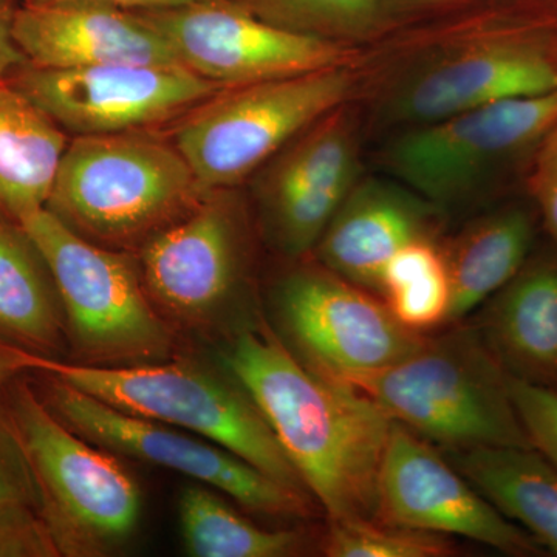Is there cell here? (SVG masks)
Instances as JSON below:
<instances>
[{
	"label": "cell",
	"mask_w": 557,
	"mask_h": 557,
	"mask_svg": "<svg viewBox=\"0 0 557 557\" xmlns=\"http://www.w3.org/2000/svg\"><path fill=\"white\" fill-rule=\"evenodd\" d=\"M222 359L327 519L375 518L394 423L383 409L357 387L311 372L265 324L237 333Z\"/></svg>",
	"instance_id": "obj_1"
},
{
	"label": "cell",
	"mask_w": 557,
	"mask_h": 557,
	"mask_svg": "<svg viewBox=\"0 0 557 557\" xmlns=\"http://www.w3.org/2000/svg\"><path fill=\"white\" fill-rule=\"evenodd\" d=\"M24 2H57V0H24ZM100 2L113 3L123 9L166 10L194 5V3L230 2V0H100Z\"/></svg>",
	"instance_id": "obj_33"
},
{
	"label": "cell",
	"mask_w": 557,
	"mask_h": 557,
	"mask_svg": "<svg viewBox=\"0 0 557 557\" xmlns=\"http://www.w3.org/2000/svg\"><path fill=\"white\" fill-rule=\"evenodd\" d=\"M38 373L40 399L81 437L120 456L171 469L225 494L242 508L273 519H306L314 500L231 450L159 421L131 416L54 376Z\"/></svg>",
	"instance_id": "obj_8"
},
{
	"label": "cell",
	"mask_w": 557,
	"mask_h": 557,
	"mask_svg": "<svg viewBox=\"0 0 557 557\" xmlns=\"http://www.w3.org/2000/svg\"><path fill=\"white\" fill-rule=\"evenodd\" d=\"M431 212L406 194L380 185L351 189L319 239L325 269L358 287L379 293L381 271L392 256L429 239Z\"/></svg>",
	"instance_id": "obj_19"
},
{
	"label": "cell",
	"mask_w": 557,
	"mask_h": 557,
	"mask_svg": "<svg viewBox=\"0 0 557 557\" xmlns=\"http://www.w3.org/2000/svg\"><path fill=\"white\" fill-rule=\"evenodd\" d=\"M555 89L557 46L547 36L519 33L429 70L403 95L401 112L426 124Z\"/></svg>",
	"instance_id": "obj_16"
},
{
	"label": "cell",
	"mask_w": 557,
	"mask_h": 557,
	"mask_svg": "<svg viewBox=\"0 0 557 557\" xmlns=\"http://www.w3.org/2000/svg\"><path fill=\"white\" fill-rule=\"evenodd\" d=\"M178 520L183 544L194 557H285L302 548L298 531L263 530L203 485L183 491Z\"/></svg>",
	"instance_id": "obj_24"
},
{
	"label": "cell",
	"mask_w": 557,
	"mask_h": 557,
	"mask_svg": "<svg viewBox=\"0 0 557 557\" xmlns=\"http://www.w3.org/2000/svg\"><path fill=\"white\" fill-rule=\"evenodd\" d=\"M209 194L175 145L146 134L69 141L47 209L102 247H126L185 218Z\"/></svg>",
	"instance_id": "obj_4"
},
{
	"label": "cell",
	"mask_w": 557,
	"mask_h": 557,
	"mask_svg": "<svg viewBox=\"0 0 557 557\" xmlns=\"http://www.w3.org/2000/svg\"><path fill=\"white\" fill-rule=\"evenodd\" d=\"M534 219L522 208H504L475 220L445 252L450 282L448 324L490 300L530 259Z\"/></svg>",
	"instance_id": "obj_23"
},
{
	"label": "cell",
	"mask_w": 557,
	"mask_h": 557,
	"mask_svg": "<svg viewBox=\"0 0 557 557\" xmlns=\"http://www.w3.org/2000/svg\"><path fill=\"white\" fill-rule=\"evenodd\" d=\"M7 79L76 137L123 134L163 123L222 90L182 64L60 70L25 62Z\"/></svg>",
	"instance_id": "obj_10"
},
{
	"label": "cell",
	"mask_w": 557,
	"mask_h": 557,
	"mask_svg": "<svg viewBox=\"0 0 557 557\" xmlns=\"http://www.w3.org/2000/svg\"><path fill=\"white\" fill-rule=\"evenodd\" d=\"M394 423L450 453L480 446L533 448L508 373L480 332L423 336L406 357L355 380Z\"/></svg>",
	"instance_id": "obj_3"
},
{
	"label": "cell",
	"mask_w": 557,
	"mask_h": 557,
	"mask_svg": "<svg viewBox=\"0 0 557 557\" xmlns=\"http://www.w3.org/2000/svg\"><path fill=\"white\" fill-rule=\"evenodd\" d=\"M30 468L0 403V557H53Z\"/></svg>",
	"instance_id": "obj_26"
},
{
	"label": "cell",
	"mask_w": 557,
	"mask_h": 557,
	"mask_svg": "<svg viewBox=\"0 0 557 557\" xmlns=\"http://www.w3.org/2000/svg\"><path fill=\"white\" fill-rule=\"evenodd\" d=\"M357 149L346 121L325 116L282 157L269 182L274 234L289 255L317 247L354 189Z\"/></svg>",
	"instance_id": "obj_17"
},
{
	"label": "cell",
	"mask_w": 557,
	"mask_h": 557,
	"mask_svg": "<svg viewBox=\"0 0 557 557\" xmlns=\"http://www.w3.org/2000/svg\"><path fill=\"white\" fill-rule=\"evenodd\" d=\"M557 123V89L420 124L388 149L391 170L432 201L458 200Z\"/></svg>",
	"instance_id": "obj_11"
},
{
	"label": "cell",
	"mask_w": 557,
	"mask_h": 557,
	"mask_svg": "<svg viewBox=\"0 0 557 557\" xmlns=\"http://www.w3.org/2000/svg\"><path fill=\"white\" fill-rule=\"evenodd\" d=\"M527 186L545 231L557 244V123L531 153Z\"/></svg>",
	"instance_id": "obj_29"
},
{
	"label": "cell",
	"mask_w": 557,
	"mask_h": 557,
	"mask_svg": "<svg viewBox=\"0 0 557 557\" xmlns=\"http://www.w3.org/2000/svg\"><path fill=\"white\" fill-rule=\"evenodd\" d=\"M240 233L222 196H208L185 218L146 242L143 282L150 299L180 321L222 310L240 274Z\"/></svg>",
	"instance_id": "obj_14"
},
{
	"label": "cell",
	"mask_w": 557,
	"mask_h": 557,
	"mask_svg": "<svg viewBox=\"0 0 557 557\" xmlns=\"http://www.w3.org/2000/svg\"><path fill=\"white\" fill-rule=\"evenodd\" d=\"M11 30L25 60L36 67L180 64L145 14L100 0L24 2L14 9Z\"/></svg>",
	"instance_id": "obj_15"
},
{
	"label": "cell",
	"mask_w": 557,
	"mask_h": 557,
	"mask_svg": "<svg viewBox=\"0 0 557 557\" xmlns=\"http://www.w3.org/2000/svg\"><path fill=\"white\" fill-rule=\"evenodd\" d=\"M0 2H11V0H0Z\"/></svg>",
	"instance_id": "obj_34"
},
{
	"label": "cell",
	"mask_w": 557,
	"mask_h": 557,
	"mask_svg": "<svg viewBox=\"0 0 557 557\" xmlns=\"http://www.w3.org/2000/svg\"><path fill=\"white\" fill-rule=\"evenodd\" d=\"M27 366L28 372L54 376L131 416L199 435L310 496L262 412L233 376L225 380L189 362L87 366L33 354Z\"/></svg>",
	"instance_id": "obj_5"
},
{
	"label": "cell",
	"mask_w": 557,
	"mask_h": 557,
	"mask_svg": "<svg viewBox=\"0 0 557 557\" xmlns=\"http://www.w3.org/2000/svg\"><path fill=\"white\" fill-rule=\"evenodd\" d=\"M375 519L443 536L471 539L509 556L544 548L500 511L438 450L392 423L381 463Z\"/></svg>",
	"instance_id": "obj_12"
},
{
	"label": "cell",
	"mask_w": 557,
	"mask_h": 557,
	"mask_svg": "<svg viewBox=\"0 0 557 557\" xmlns=\"http://www.w3.org/2000/svg\"><path fill=\"white\" fill-rule=\"evenodd\" d=\"M289 5L329 20L355 22L372 16L376 0H284Z\"/></svg>",
	"instance_id": "obj_30"
},
{
	"label": "cell",
	"mask_w": 557,
	"mask_h": 557,
	"mask_svg": "<svg viewBox=\"0 0 557 557\" xmlns=\"http://www.w3.org/2000/svg\"><path fill=\"white\" fill-rule=\"evenodd\" d=\"M67 146V132L0 79V220L20 225L47 207Z\"/></svg>",
	"instance_id": "obj_20"
},
{
	"label": "cell",
	"mask_w": 557,
	"mask_h": 557,
	"mask_svg": "<svg viewBox=\"0 0 557 557\" xmlns=\"http://www.w3.org/2000/svg\"><path fill=\"white\" fill-rule=\"evenodd\" d=\"M67 341L49 267L20 225L0 220V343L61 359Z\"/></svg>",
	"instance_id": "obj_21"
},
{
	"label": "cell",
	"mask_w": 557,
	"mask_h": 557,
	"mask_svg": "<svg viewBox=\"0 0 557 557\" xmlns=\"http://www.w3.org/2000/svg\"><path fill=\"white\" fill-rule=\"evenodd\" d=\"M49 267L69 341L87 366L170 359V325L145 282L119 252L81 236L47 208L20 223Z\"/></svg>",
	"instance_id": "obj_6"
},
{
	"label": "cell",
	"mask_w": 557,
	"mask_h": 557,
	"mask_svg": "<svg viewBox=\"0 0 557 557\" xmlns=\"http://www.w3.org/2000/svg\"><path fill=\"white\" fill-rule=\"evenodd\" d=\"M508 386L531 446L557 469V392L509 375Z\"/></svg>",
	"instance_id": "obj_28"
},
{
	"label": "cell",
	"mask_w": 557,
	"mask_h": 557,
	"mask_svg": "<svg viewBox=\"0 0 557 557\" xmlns=\"http://www.w3.org/2000/svg\"><path fill=\"white\" fill-rule=\"evenodd\" d=\"M180 64L222 89L333 69L338 47L317 36L255 20L231 2L148 10Z\"/></svg>",
	"instance_id": "obj_13"
},
{
	"label": "cell",
	"mask_w": 557,
	"mask_h": 557,
	"mask_svg": "<svg viewBox=\"0 0 557 557\" xmlns=\"http://www.w3.org/2000/svg\"><path fill=\"white\" fill-rule=\"evenodd\" d=\"M338 67L233 87L193 109L175 148L208 190L236 185L346 100Z\"/></svg>",
	"instance_id": "obj_7"
},
{
	"label": "cell",
	"mask_w": 557,
	"mask_h": 557,
	"mask_svg": "<svg viewBox=\"0 0 557 557\" xmlns=\"http://www.w3.org/2000/svg\"><path fill=\"white\" fill-rule=\"evenodd\" d=\"M14 9H11L9 2H0V79H7L17 67L25 64L24 54L16 46L13 38Z\"/></svg>",
	"instance_id": "obj_31"
},
{
	"label": "cell",
	"mask_w": 557,
	"mask_h": 557,
	"mask_svg": "<svg viewBox=\"0 0 557 557\" xmlns=\"http://www.w3.org/2000/svg\"><path fill=\"white\" fill-rule=\"evenodd\" d=\"M322 552L330 557H445L456 555L448 536L375 518L329 519Z\"/></svg>",
	"instance_id": "obj_27"
},
{
	"label": "cell",
	"mask_w": 557,
	"mask_h": 557,
	"mask_svg": "<svg viewBox=\"0 0 557 557\" xmlns=\"http://www.w3.org/2000/svg\"><path fill=\"white\" fill-rule=\"evenodd\" d=\"M454 467L509 520L557 556V469L534 448L456 450Z\"/></svg>",
	"instance_id": "obj_22"
},
{
	"label": "cell",
	"mask_w": 557,
	"mask_h": 557,
	"mask_svg": "<svg viewBox=\"0 0 557 557\" xmlns=\"http://www.w3.org/2000/svg\"><path fill=\"white\" fill-rule=\"evenodd\" d=\"M480 335L509 376L557 392V256L527 260L490 299Z\"/></svg>",
	"instance_id": "obj_18"
},
{
	"label": "cell",
	"mask_w": 557,
	"mask_h": 557,
	"mask_svg": "<svg viewBox=\"0 0 557 557\" xmlns=\"http://www.w3.org/2000/svg\"><path fill=\"white\" fill-rule=\"evenodd\" d=\"M28 351L0 343V392L17 376L28 373Z\"/></svg>",
	"instance_id": "obj_32"
},
{
	"label": "cell",
	"mask_w": 557,
	"mask_h": 557,
	"mask_svg": "<svg viewBox=\"0 0 557 557\" xmlns=\"http://www.w3.org/2000/svg\"><path fill=\"white\" fill-rule=\"evenodd\" d=\"M28 373L0 392L38 494L40 518L58 556H108L141 518V491L106 449L81 437L40 399Z\"/></svg>",
	"instance_id": "obj_2"
},
{
	"label": "cell",
	"mask_w": 557,
	"mask_h": 557,
	"mask_svg": "<svg viewBox=\"0 0 557 557\" xmlns=\"http://www.w3.org/2000/svg\"><path fill=\"white\" fill-rule=\"evenodd\" d=\"M379 293L399 324L410 332L426 335L448 324L450 282L445 252L431 239L405 245L381 271Z\"/></svg>",
	"instance_id": "obj_25"
},
{
	"label": "cell",
	"mask_w": 557,
	"mask_h": 557,
	"mask_svg": "<svg viewBox=\"0 0 557 557\" xmlns=\"http://www.w3.org/2000/svg\"><path fill=\"white\" fill-rule=\"evenodd\" d=\"M278 338L311 372L350 384L412 351L424 335L403 327L383 299L327 269H302L274 295Z\"/></svg>",
	"instance_id": "obj_9"
}]
</instances>
